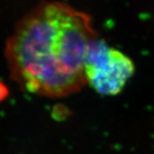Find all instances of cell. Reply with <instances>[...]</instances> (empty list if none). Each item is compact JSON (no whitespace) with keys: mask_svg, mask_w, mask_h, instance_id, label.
I'll use <instances>...</instances> for the list:
<instances>
[{"mask_svg":"<svg viewBox=\"0 0 154 154\" xmlns=\"http://www.w3.org/2000/svg\"><path fill=\"white\" fill-rule=\"evenodd\" d=\"M97 38L90 16L63 2H41L6 39L10 76L22 91L63 98L87 84L84 59Z\"/></svg>","mask_w":154,"mask_h":154,"instance_id":"cell-1","label":"cell"},{"mask_svg":"<svg viewBox=\"0 0 154 154\" xmlns=\"http://www.w3.org/2000/svg\"><path fill=\"white\" fill-rule=\"evenodd\" d=\"M132 59L119 50L97 38L89 45L84 59L87 84L98 94H120L134 73Z\"/></svg>","mask_w":154,"mask_h":154,"instance_id":"cell-2","label":"cell"},{"mask_svg":"<svg viewBox=\"0 0 154 154\" xmlns=\"http://www.w3.org/2000/svg\"><path fill=\"white\" fill-rule=\"evenodd\" d=\"M10 94L9 88L5 83L0 81V103L5 100Z\"/></svg>","mask_w":154,"mask_h":154,"instance_id":"cell-3","label":"cell"}]
</instances>
